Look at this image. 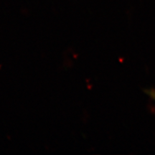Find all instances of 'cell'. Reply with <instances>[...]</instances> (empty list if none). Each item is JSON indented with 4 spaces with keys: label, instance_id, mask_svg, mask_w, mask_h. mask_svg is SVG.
<instances>
[{
    "label": "cell",
    "instance_id": "cell-1",
    "mask_svg": "<svg viewBox=\"0 0 155 155\" xmlns=\"http://www.w3.org/2000/svg\"><path fill=\"white\" fill-rule=\"evenodd\" d=\"M146 93L147 94H149V96H150L153 99H155V90L154 89H150V90L146 91Z\"/></svg>",
    "mask_w": 155,
    "mask_h": 155
}]
</instances>
